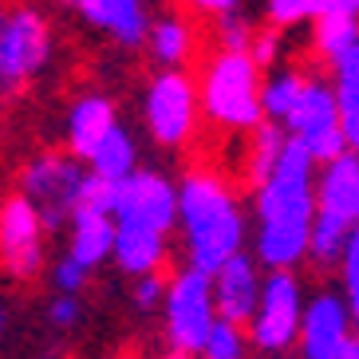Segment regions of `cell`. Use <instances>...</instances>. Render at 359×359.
<instances>
[{
  "label": "cell",
  "instance_id": "cell-22",
  "mask_svg": "<svg viewBox=\"0 0 359 359\" xmlns=\"http://www.w3.org/2000/svg\"><path fill=\"white\" fill-rule=\"evenodd\" d=\"M359 43V16H336V12H324L316 20V52L320 60L336 67L348 52H355Z\"/></svg>",
  "mask_w": 359,
  "mask_h": 359
},
{
  "label": "cell",
  "instance_id": "cell-26",
  "mask_svg": "<svg viewBox=\"0 0 359 359\" xmlns=\"http://www.w3.org/2000/svg\"><path fill=\"white\" fill-rule=\"evenodd\" d=\"M264 16L276 28H292V24H304V20H320L324 0H264Z\"/></svg>",
  "mask_w": 359,
  "mask_h": 359
},
{
  "label": "cell",
  "instance_id": "cell-6",
  "mask_svg": "<svg viewBox=\"0 0 359 359\" xmlns=\"http://www.w3.org/2000/svg\"><path fill=\"white\" fill-rule=\"evenodd\" d=\"M162 312H166L170 348L201 355V348H205L213 324L222 320L217 316V300H213V273L186 264V269L170 280V292H166Z\"/></svg>",
  "mask_w": 359,
  "mask_h": 359
},
{
  "label": "cell",
  "instance_id": "cell-19",
  "mask_svg": "<svg viewBox=\"0 0 359 359\" xmlns=\"http://www.w3.org/2000/svg\"><path fill=\"white\" fill-rule=\"evenodd\" d=\"M87 166H91V174L115 182V186L123 178H130L138 170V147H135V138H130V130L123 127V123H115V127L103 135V142L87 154Z\"/></svg>",
  "mask_w": 359,
  "mask_h": 359
},
{
  "label": "cell",
  "instance_id": "cell-30",
  "mask_svg": "<svg viewBox=\"0 0 359 359\" xmlns=\"http://www.w3.org/2000/svg\"><path fill=\"white\" fill-rule=\"evenodd\" d=\"M332 83H336L339 95H359V43H355V52H348L332 67Z\"/></svg>",
  "mask_w": 359,
  "mask_h": 359
},
{
  "label": "cell",
  "instance_id": "cell-15",
  "mask_svg": "<svg viewBox=\"0 0 359 359\" xmlns=\"http://www.w3.org/2000/svg\"><path fill=\"white\" fill-rule=\"evenodd\" d=\"M316 198L324 213H336L344 222L359 225V154L355 150H344L336 158L320 162Z\"/></svg>",
  "mask_w": 359,
  "mask_h": 359
},
{
  "label": "cell",
  "instance_id": "cell-17",
  "mask_svg": "<svg viewBox=\"0 0 359 359\" xmlns=\"http://www.w3.org/2000/svg\"><path fill=\"white\" fill-rule=\"evenodd\" d=\"M115 123H118L115 103L107 95H79L67 111V147H72V154H79L87 162V154L103 142V135Z\"/></svg>",
  "mask_w": 359,
  "mask_h": 359
},
{
  "label": "cell",
  "instance_id": "cell-2",
  "mask_svg": "<svg viewBox=\"0 0 359 359\" xmlns=\"http://www.w3.org/2000/svg\"><path fill=\"white\" fill-rule=\"evenodd\" d=\"M178 229L194 269L217 273L245 249V210L213 170H190L178 186Z\"/></svg>",
  "mask_w": 359,
  "mask_h": 359
},
{
  "label": "cell",
  "instance_id": "cell-9",
  "mask_svg": "<svg viewBox=\"0 0 359 359\" xmlns=\"http://www.w3.org/2000/svg\"><path fill=\"white\" fill-rule=\"evenodd\" d=\"M285 130L296 142H304L316 162L344 154L348 138H344V107H339L336 83H327L320 75H308L304 91H300V103L292 107Z\"/></svg>",
  "mask_w": 359,
  "mask_h": 359
},
{
  "label": "cell",
  "instance_id": "cell-38",
  "mask_svg": "<svg viewBox=\"0 0 359 359\" xmlns=\"http://www.w3.org/2000/svg\"><path fill=\"white\" fill-rule=\"evenodd\" d=\"M344 359H359V332H355V348H351V351H348V355H344Z\"/></svg>",
  "mask_w": 359,
  "mask_h": 359
},
{
  "label": "cell",
  "instance_id": "cell-28",
  "mask_svg": "<svg viewBox=\"0 0 359 359\" xmlns=\"http://www.w3.org/2000/svg\"><path fill=\"white\" fill-rule=\"evenodd\" d=\"M87 273H91V269H87L83 261H75L72 253L60 257V261L52 264V285H55V292H75V296H79V288L87 285Z\"/></svg>",
  "mask_w": 359,
  "mask_h": 359
},
{
  "label": "cell",
  "instance_id": "cell-1",
  "mask_svg": "<svg viewBox=\"0 0 359 359\" xmlns=\"http://www.w3.org/2000/svg\"><path fill=\"white\" fill-rule=\"evenodd\" d=\"M320 162L304 142L288 135V147L276 162V170L257 186V233L253 249L264 269H296L308 261L312 225L320 213L316 198Z\"/></svg>",
  "mask_w": 359,
  "mask_h": 359
},
{
  "label": "cell",
  "instance_id": "cell-16",
  "mask_svg": "<svg viewBox=\"0 0 359 359\" xmlns=\"http://www.w3.org/2000/svg\"><path fill=\"white\" fill-rule=\"evenodd\" d=\"M115 241H118V222L111 210H87V205L75 210L72 241H67V253L75 261H83L87 269H95L103 261H115Z\"/></svg>",
  "mask_w": 359,
  "mask_h": 359
},
{
  "label": "cell",
  "instance_id": "cell-7",
  "mask_svg": "<svg viewBox=\"0 0 359 359\" xmlns=\"http://www.w3.org/2000/svg\"><path fill=\"white\" fill-rule=\"evenodd\" d=\"M52 60V24L40 8L32 4H16L8 16L0 20V79L4 91H16L28 79L48 67Z\"/></svg>",
  "mask_w": 359,
  "mask_h": 359
},
{
  "label": "cell",
  "instance_id": "cell-36",
  "mask_svg": "<svg viewBox=\"0 0 359 359\" xmlns=\"http://www.w3.org/2000/svg\"><path fill=\"white\" fill-rule=\"evenodd\" d=\"M324 12H336V16H359V0H324Z\"/></svg>",
  "mask_w": 359,
  "mask_h": 359
},
{
  "label": "cell",
  "instance_id": "cell-20",
  "mask_svg": "<svg viewBox=\"0 0 359 359\" xmlns=\"http://www.w3.org/2000/svg\"><path fill=\"white\" fill-rule=\"evenodd\" d=\"M147 48L154 55V64L162 67H186L194 55V24L178 12L170 16H158L150 24V36H147Z\"/></svg>",
  "mask_w": 359,
  "mask_h": 359
},
{
  "label": "cell",
  "instance_id": "cell-13",
  "mask_svg": "<svg viewBox=\"0 0 359 359\" xmlns=\"http://www.w3.org/2000/svg\"><path fill=\"white\" fill-rule=\"evenodd\" d=\"M257 264L261 261L241 249L213 273V300H217V316L222 320L249 324L257 316V304H261V292H264V276Z\"/></svg>",
  "mask_w": 359,
  "mask_h": 359
},
{
  "label": "cell",
  "instance_id": "cell-34",
  "mask_svg": "<svg viewBox=\"0 0 359 359\" xmlns=\"http://www.w3.org/2000/svg\"><path fill=\"white\" fill-rule=\"evenodd\" d=\"M344 107V138H348V150L359 154V95H339Z\"/></svg>",
  "mask_w": 359,
  "mask_h": 359
},
{
  "label": "cell",
  "instance_id": "cell-37",
  "mask_svg": "<svg viewBox=\"0 0 359 359\" xmlns=\"http://www.w3.org/2000/svg\"><path fill=\"white\" fill-rule=\"evenodd\" d=\"M162 359H194V355H190V351H166Z\"/></svg>",
  "mask_w": 359,
  "mask_h": 359
},
{
  "label": "cell",
  "instance_id": "cell-23",
  "mask_svg": "<svg viewBox=\"0 0 359 359\" xmlns=\"http://www.w3.org/2000/svg\"><path fill=\"white\" fill-rule=\"evenodd\" d=\"M285 147H288V130L280 127V123H273V118L253 130V147H249V182H253V186H261V182L276 170Z\"/></svg>",
  "mask_w": 359,
  "mask_h": 359
},
{
  "label": "cell",
  "instance_id": "cell-32",
  "mask_svg": "<svg viewBox=\"0 0 359 359\" xmlns=\"http://www.w3.org/2000/svg\"><path fill=\"white\" fill-rule=\"evenodd\" d=\"M48 320L55 327H72L79 320V296L75 292H55L52 304H48Z\"/></svg>",
  "mask_w": 359,
  "mask_h": 359
},
{
  "label": "cell",
  "instance_id": "cell-35",
  "mask_svg": "<svg viewBox=\"0 0 359 359\" xmlns=\"http://www.w3.org/2000/svg\"><path fill=\"white\" fill-rule=\"evenodd\" d=\"M186 4H190V12H198V16L217 20V16H225V12H237L241 0H186Z\"/></svg>",
  "mask_w": 359,
  "mask_h": 359
},
{
  "label": "cell",
  "instance_id": "cell-12",
  "mask_svg": "<svg viewBox=\"0 0 359 359\" xmlns=\"http://www.w3.org/2000/svg\"><path fill=\"white\" fill-rule=\"evenodd\" d=\"M43 213L28 194L4 198L0 210V249H4V269L16 280H32L43 273Z\"/></svg>",
  "mask_w": 359,
  "mask_h": 359
},
{
  "label": "cell",
  "instance_id": "cell-27",
  "mask_svg": "<svg viewBox=\"0 0 359 359\" xmlns=\"http://www.w3.org/2000/svg\"><path fill=\"white\" fill-rule=\"evenodd\" d=\"M217 48H229V52H249L253 48V24L245 20L241 12H225V16H217Z\"/></svg>",
  "mask_w": 359,
  "mask_h": 359
},
{
  "label": "cell",
  "instance_id": "cell-5",
  "mask_svg": "<svg viewBox=\"0 0 359 359\" xmlns=\"http://www.w3.org/2000/svg\"><path fill=\"white\" fill-rule=\"evenodd\" d=\"M198 115H205L201 111V87L186 75V67H162L147 83L142 118H147V135L158 147H186L198 130Z\"/></svg>",
  "mask_w": 359,
  "mask_h": 359
},
{
  "label": "cell",
  "instance_id": "cell-21",
  "mask_svg": "<svg viewBox=\"0 0 359 359\" xmlns=\"http://www.w3.org/2000/svg\"><path fill=\"white\" fill-rule=\"evenodd\" d=\"M351 233L355 225L336 217V213H316V225H312V245H308V261L316 269H339L344 257H348V245H351Z\"/></svg>",
  "mask_w": 359,
  "mask_h": 359
},
{
  "label": "cell",
  "instance_id": "cell-10",
  "mask_svg": "<svg viewBox=\"0 0 359 359\" xmlns=\"http://www.w3.org/2000/svg\"><path fill=\"white\" fill-rule=\"evenodd\" d=\"M115 222L158 233L178 229V186L158 170H135L115 186Z\"/></svg>",
  "mask_w": 359,
  "mask_h": 359
},
{
  "label": "cell",
  "instance_id": "cell-11",
  "mask_svg": "<svg viewBox=\"0 0 359 359\" xmlns=\"http://www.w3.org/2000/svg\"><path fill=\"white\" fill-rule=\"evenodd\" d=\"M355 308L348 296L316 292L304 308V324H300V355L304 359H344L355 348Z\"/></svg>",
  "mask_w": 359,
  "mask_h": 359
},
{
  "label": "cell",
  "instance_id": "cell-33",
  "mask_svg": "<svg viewBox=\"0 0 359 359\" xmlns=\"http://www.w3.org/2000/svg\"><path fill=\"white\" fill-rule=\"evenodd\" d=\"M249 52H253V60L261 67H273L276 64V55H280V32H276V24L269 28V32H257L253 36V48H249Z\"/></svg>",
  "mask_w": 359,
  "mask_h": 359
},
{
  "label": "cell",
  "instance_id": "cell-4",
  "mask_svg": "<svg viewBox=\"0 0 359 359\" xmlns=\"http://www.w3.org/2000/svg\"><path fill=\"white\" fill-rule=\"evenodd\" d=\"M91 178V166L79 162V154H60V150H43L36 158H28L16 174V190L40 205L48 233L72 225L79 201H83V186Z\"/></svg>",
  "mask_w": 359,
  "mask_h": 359
},
{
  "label": "cell",
  "instance_id": "cell-14",
  "mask_svg": "<svg viewBox=\"0 0 359 359\" xmlns=\"http://www.w3.org/2000/svg\"><path fill=\"white\" fill-rule=\"evenodd\" d=\"M79 20L103 28L107 36L123 48H138L150 36L147 0H64Z\"/></svg>",
  "mask_w": 359,
  "mask_h": 359
},
{
  "label": "cell",
  "instance_id": "cell-3",
  "mask_svg": "<svg viewBox=\"0 0 359 359\" xmlns=\"http://www.w3.org/2000/svg\"><path fill=\"white\" fill-rule=\"evenodd\" d=\"M264 67L253 52L217 48L201 72V111L225 130H257L264 123Z\"/></svg>",
  "mask_w": 359,
  "mask_h": 359
},
{
  "label": "cell",
  "instance_id": "cell-24",
  "mask_svg": "<svg viewBox=\"0 0 359 359\" xmlns=\"http://www.w3.org/2000/svg\"><path fill=\"white\" fill-rule=\"evenodd\" d=\"M304 83H308V75L296 72V67H285V72L269 75V79H264V115L285 127L288 115H292V107L300 103Z\"/></svg>",
  "mask_w": 359,
  "mask_h": 359
},
{
  "label": "cell",
  "instance_id": "cell-25",
  "mask_svg": "<svg viewBox=\"0 0 359 359\" xmlns=\"http://www.w3.org/2000/svg\"><path fill=\"white\" fill-rule=\"evenodd\" d=\"M245 344L253 339L245 336V324H233V320H217L201 348V359H245Z\"/></svg>",
  "mask_w": 359,
  "mask_h": 359
},
{
  "label": "cell",
  "instance_id": "cell-18",
  "mask_svg": "<svg viewBox=\"0 0 359 359\" xmlns=\"http://www.w3.org/2000/svg\"><path fill=\"white\" fill-rule=\"evenodd\" d=\"M170 233L158 229H142V225H118V241H115V261L127 276H150L166 264V245Z\"/></svg>",
  "mask_w": 359,
  "mask_h": 359
},
{
  "label": "cell",
  "instance_id": "cell-8",
  "mask_svg": "<svg viewBox=\"0 0 359 359\" xmlns=\"http://www.w3.org/2000/svg\"><path fill=\"white\" fill-rule=\"evenodd\" d=\"M304 292L292 269H269L264 292L257 304V316L249 320V339L257 351L280 355L292 344H300V324H304Z\"/></svg>",
  "mask_w": 359,
  "mask_h": 359
},
{
  "label": "cell",
  "instance_id": "cell-31",
  "mask_svg": "<svg viewBox=\"0 0 359 359\" xmlns=\"http://www.w3.org/2000/svg\"><path fill=\"white\" fill-rule=\"evenodd\" d=\"M166 292H170V280H162L158 273H150V276H135V304H138V308L166 304Z\"/></svg>",
  "mask_w": 359,
  "mask_h": 359
},
{
  "label": "cell",
  "instance_id": "cell-29",
  "mask_svg": "<svg viewBox=\"0 0 359 359\" xmlns=\"http://www.w3.org/2000/svg\"><path fill=\"white\" fill-rule=\"evenodd\" d=\"M339 273H344V296L351 300L355 308V324H359V225L351 233V245H348V257L339 264Z\"/></svg>",
  "mask_w": 359,
  "mask_h": 359
}]
</instances>
